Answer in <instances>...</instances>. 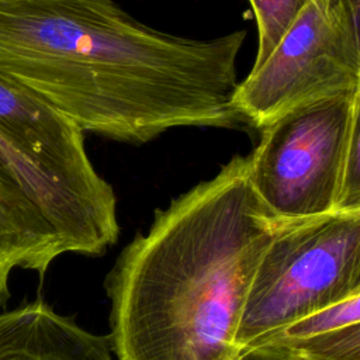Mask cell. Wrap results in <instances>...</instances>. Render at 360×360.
<instances>
[{
	"label": "cell",
	"mask_w": 360,
	"mask_h": 360,
	"mask_svg": "<svg viewBox=\"0 0 360 360\" xmlns=\"http://www.w3.org/2000/svg\"><path fill=\"white\" fill-rule=\"evenodd\" d=\"M245 39L165 32L114 0H0V73L83 132L134 145L246 124L233 104Z\"/></svg>",
	"instance_id": "cell-1"
},
{
	"label": "cell",
	"mask_w": 360,
	"mask_h": 360,
	"mask_svg": "<svg viewBox=\"0 0 360 360\" xmlns=\"http://www.w3.org/2000/svg\"><path fill=\"white\" fill-rule=\"evenodd\" d=\"M284 221L255 194L248 155L156 210L105 277L117 360H235L255 270Z\"/></svg>",
	"instance_id": "cell-2"
},
{
	"label": "cell",
	"mask_w": 360,
	"mask_h": 360,
	"mask_svg": "<svg viewBox=\"0 0 360 360\" xmlns=\"http://www.w3.org/2000/svg\"><path fill=\"white\" fill-rule=\"evenodd\" d=\"M83 131L0 73V179L53 229L62 253L101 256L120 235L112 186L96 170Z\"/></svg>",
	"instance_id": "cell-3"
},
{
	"label": "cell",
	"mask_w": 360,
	"mask_h": 360,
	"mask_svg": "<svg viewBox=\"0 0 360 360\" xmlns=\"http://www.w3.org/2000/svg\"><path fill=\"white\" fill-rule=\"evenodd\" d=\"M360 90L300 105L262 128L250 186L278 221L360 211Z\"/></svg>",
	"instance_id": "cell-4"
},
{
	"label": "cell",
	"mask_w": 360,
	"mask_h": 360,
	"mask_svg": "<svg viewBox=\"0 0 360 360\" xmlns=\"http://www.w3.org/2000/svg\"><path fill=\"white\" fill-rule=\"evenodd\" d=\"M360 294V211L284 222L255 270L236 345L262 343L288 323Z\"/></svg>",
	"instance_id": "cell-5"
},
{
	"label": "cell",
	"mask_w": 360,
	"mask_h": 360,
	"mask_svg": "<svg viewBox=\"0 0 360 360\" xmlns=\"http://www.w3.org/2000/svg\"><path fill=\"white\" fill-rule=\"evenodd\" d=\"M359 6L309 1L269 56L239 82L233 104L240 118L262 129L300 105L360 90Z\"/></svg>",
	"instance_id": "cell-6"
},
{
	"label": "cell",
	"mask_w": 360,
	"mask_h": 360,
	"mask_svg": "<svg viewBox=\"0 0 360 360\" xmlns=\"http://www.w3.org/2000/svg\"><path fill=\"white\" fill-rule=\"evenodd\" d=\"M0 360H114L107 336L82 328L42 298L0 312Z\"/></svg>",
	"instance_id": "cell-7"
},
{
	"label": "cell",
	"mask_w": 360,
	"mask_h": 360,
	"mask_svg": "<svg viewBox=\"0 0 360 360\" xmlns=\"http://www.w3.org/2000/svg\"><path fill=\"white\" fill-rule=\"evenodd\" d=\"M62 255L59 240L37 207L14 186L0 179V307L10 297V276L17 267L42 278Z\"/></svg>",
	"instance_id": "cell-8"
},
{
	"label": "cell",
	"mask_w": 360,
	"mask_h": 360,
	"mask_svg": "<svg viewBox=\"0 0 360 360\" xmlns=\"http://www.w3.org/2000/svg\"><path fill=\"white\" fill-rule=\"evenodd\" d=\"M264 342L302 360H360V294L297 319Z\"/></svg>",
	"instance_id": "cell-9"
},
{
	"label": "cell",
	"mask_w": 360,
	"mask_h": 360,
	"mask_svg": "<svg viewBox=\"0 0 360 360\" xmlns=\"http://www.w3.org/2000/svg\"><path fill=\"white\" fill-rule=\"evenodd\" d=\"M312 0H249L257 27V51L253 66L260 65L283 34Z\"/></svg>",
	"instance_id": "cell-10"
},
{
	"label": "cell",
	"mask_w": 360,
	"mask_h": 360,
	"mask_svg": "<svg viewBox=\"0 0 360 360\" xmlns=\"http://www.w3.org/2000/svg\"><path fill=\"white\" fill-rule=\"evenodd\" d=\"M235 360H302L288 349L274 343H260L239 352Z\"/></svg>",
	"instance_id": "cell-11"
},
{
	"label": "cell",
	"mask_w": 360,
	"mask_h": 360,
	"mask_svg": "<svg viewBox=\"0 0 360 360\" xmlns=\"http://www.w3.org/2000/svg\"><path fill=\"white\" fill-rule=\"evenodd\" d=\"M353 3H356V4H360V0H352Z\"/></svg>",
	"instance_id": "cell-12"
}]
</instances>
